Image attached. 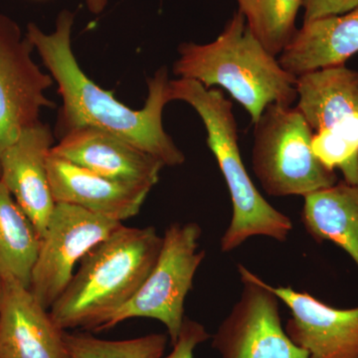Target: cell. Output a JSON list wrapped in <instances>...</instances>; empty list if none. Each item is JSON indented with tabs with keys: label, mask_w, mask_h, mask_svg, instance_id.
I'll return each instance as SVG.
<instances>
[{
	"label": "cell",
	"mask_w": 358,
	"mask_h": 358,
	"mask_svg": "<svg viewBox=\"0 0 358 358\" xmlns=\"http://www.w3.org/2000/svg\"><path fill=\"white\" fill-rule=\"evenodd\" d=\"M358 53V6L348 13L303 22L278 59L299 77L324 68L345 65Z\"/></svg>",
	"instance_id": "2e32d148"
},
{
	"label": "cell",
	"mask_w": 358,
	"mask_h": 358,
	"mask_svg": "<svg viewBox=\"0 0 358 358\" xmlns=\"http://www.w3.org/2000/svg\"><path fill=\"white\" fill-rule=\"evenodd\" d=\"M41 244L38 231L0 181V277L30 288Z\"/></svg>",
	"instance_id": "ac0fdd59"
},
{
	"label": "cell",
	"mask_w": 358,
	"mask_h": 358,
	"mask_svg": "<svg viewBox=\"0 0 358 358\" xmlns=\"http://www.w3.org/2000/svg\"><path fill=\"white\" fill-rule=\"evenodd\" d=\"M86 2L92 13L99 14L105 9L108 0H86Z\"/></svg>",
	"instance_id": "603a6c76"
},
{
	"label": "cell",
	"mask_w": 358,
	"mask_h": 358,
	"mask_svg": "<svg viewBox=\"0 0 358 358\" xmlns=\"http://www.w3.org/2000/svg\"><path fill=\"white\" fill-rule=\"evenodd\" d=\"M211 338L203 324L185 317L173 350L162 358H194V350Z\"/></svg>",
	"instance_id": "44dd1931"
},
{
	"label": "cell",
	"mask_w": 358,
	"mask_h": 358,
	"mask_svg": "<svg viewBox=\"0 0 358 358\" xmlns=\"http://www.w3.org/2000/svg\"><path fill=\"white\" fill-rule=\"evenodd\" d=\"M178 53L174 75L199 82L206 89L226 90L243 106L253 124L271 103L292 106L298 100L296 77L264 48L240 10L213 42L183 43Z\"/></svg>",
	"instance_id": "3957f363"
},
{
	"label": "cell",
	"mask_w": 358,
	"mask_h": 358,
	"mask_svg": "<svg viewBox=\"0 0 358 358\" xmlns=\"http://www.w3.org/2000/svg\"><path fill=\"white\" fill-rule=\"evenodd\" d=\"M303 199L301 222L308 234L317 243L338 245L358 267V185L338 181Z\"/></svg>",
	"instance_id": "e0dca14e"
},
{
	"label": "cell",
	"mask_w": 358,
	"mask_h": 358,
	"mask_svg": "<svg viewBox=\"0 0 358 358\" xmlns=\"http://www.w3.org/2000/svg\"><path fill=\"white\" fill-rule=\"evenodd\" d=\"M296 106L313 129L312 148L329 171L358 185V71L345 65L296 77Z\"/></svg>",
	"instance_id": "8992f818"
},
{
	"label": "cell",
	"mask_w": 358,
	"mask_h": 358,
	"mask_svg": "<svg viewBox=\"0 0 358 358\" xmlns=\"http://www.w3.org/2000/svg\"><path fill=\"white\" fill-rule=\"evenodd\" d=\"M247 24L264 48L277 57L296 31L303 0H237Z\"/></svg>",
	"instance_id": "d6986e66"
},
{
	"label": "cell",
	"mask_w": 358,
	"mask_h": 358,
	"mask_svg": "<svg viewBox=\"0 0 358 358\" xmlns=\"http://www.w3.org/2000/svg\"><path fill=\"white\" fill-rule=\"evenodd\" d=\"M167 338L164 334H150L124 341H108L87 331L64 333L71 358H162Z\"/></svg>",
	"instance_id": "ffe728a7"
},
{
	"label": "cell",
	"mask_w": 358,
	"mask_h": 358,
	"mask_svg": "<svg viewBox=\"0 0 358 358\" xmlns=\"http://www.w3.org/2000/svg\"><path fill=\"white\" fill-rule=\"evenodd\" d=\"M74 13L59 14L55 31L45 34L34 23L27 25L28 38L38 52L45 67L58 85L62 98L59 113V138L75 129H102L133 143L143 152L162 160L166 166H178L185 162L183 152L164 131L162 112L169 96V71L159 68L148 80V95L141 110L129 109L90 79L73 53L71 33Z\"/></svg>",
	"instance_id": "6da1fadb"
},
{
	"label": "cell",
	"mask_w": 358,
	"mask_h": 358,
	"mask_svg": "<svg viewBox=\"0 0 358 358\" xmlns=\"http://www.w3.org/2000/svg\"><path fill=\"white\" fill-rule=\"evenodd\" d=\"M171 101L192 106L203 122L207 145L218 162L232 201V218L221 238V251H233L254 236L288 240L293 222L268 203L247 173L238 145L237 122L233 103L219 89H206L194 80L169 82Z\"/></svg>",
	"instance_id": "277c9868"
},
{
	"label": "cell",
	"mask_w": 358,
	"mask_h": 358,
	"mask_svg": "<svg viewBox=\"0 0 358 358\" xmlns=\"http://www.w3.org/2000/svg\"><path fill=\"white\" fill-rule=\"evenodd\" d=\"M53 148L50 128L41 122L21 133L0 157V181L43 236L56 202L47 159Z\"/></svg>",
	"instance_id": "4fadbf2b"
},
{
	"label": "cell",
	"mask_w": 358,
	"mask_h": 358,
	"mask_svg": "<svg viewBox=\"0 0 358 358\" xmlns=\"http://www.w3.org/2000/svg\"><path fill=\"white\" fill-rule=\"evenodd\" d=\"M254 124L252 166L267 194L305 197L338 182L313 154V131L298 108L271 103Z\"/></svg>",
	"instance_id": "5b68a950"
},
{
	"label": "cell",
	"mask_w": 358,
	"mask_h": 358,
	"mask_svg": "<svg viewBox=\"0 0 358 358\" xmlns=\"http://www.w3.org/2000/svg\"><path fill=\"white\" fill-rule=\"evenodd\" d=\"M50 152L103 178L150 190L166 166L124 138L87 127L64 134Z\"/></svg>",
	"instance_id": "7c38bea8"
},
{
	"label": "cell",
	"mask_w": 358,
	"mask_h": 358,
	"mask_svg": "<svg viewBox=\"0 0 358 358\" xmlns=\"http://www.w3.org/2000/svg\"><path fill=\"white\" fill-rule=\"evenodd\" d=\"M64 333L29 289L4 282L0 358H71Z\"/></svg>",
	"instance_id": "5bb4252c"
},
{
	"label": "cell",
	"mask_w": 358,
	"mask_h": 358,
	"mask_svg": "<svg viewBox=\"0 0 358 358\" xmlns=\"http://www.w3.org/2000/svg\"><path fill=\"white\" fill-rule=\"evenodd\" d=\"M267 286L289 308L285 331L308 358H358V307L334 308L307 292Z\"/></svg>",
	"instance_id": "8fae6325"
},
{
	"label": "cell",
	"mask_w": 358,
	"mask_h": 358,
	"mask_svg": "<svg viewBox=\"0 0 358 358\" xmlns=\"http://www.w3.org/2000/svg\"><path fill=\"white\" fill-rule=\"evenodd\" d=\"M122 225L75 205L56 203L41 237L30 282L40 305L50 310L69 285L76 264Z\"/></svg>",
	"instance_id": "ba28073f"
},
{
	"label": "cell",
	"mask_w": 358,
	"mask_h": 358,
	"mask_svg": "<svg viewBox=\"0 0 358 358\" xmlns=\"http://www.w3.org/2000/svg\"><path fill=\"white\" fill-rule=\"evenodd\" d=\"M243 291L221 322L212 348L221 358H308L282 324L279 298L251 271L238 265Z\"/></svg>",
	"instance_id": "9c48e42d"
},
{
	"label": "cell",
	"mask_w": 358,
	"mask_h": 358,
	"mask_svg": "<svg viewBox=\"0 0 358 358\" xmlns=\"http://www.w3.org/2000/svg\"><path fill=\"white\" fill-rule=\"evenodd\" d=\"M357 6L358 0H303V22L345 13Z\"/></svg>",
	"instance_id": "7402d4cb"
},
{
	"label": "cell",
	"mask_w": 358,
	"mask_h": 358,
	"mask_svg": "<svg viewBox=\"0 0 358 358\" xmlns=\"http://www.w3.org/2000/svg\"><path fill=\"white\" fill-rule=\"evenodd\" d=\"M162 237L152 226L122 224L80 262L67 288L50 310L63 331L103 327L141 288L155 267Z\"/></svg>",
	"instance_id": "7a4b0ae2"
},
{
	"label": "cell",
	"mask_w": 358,
	"mask_h": 358,
	"mask_svg": "<svg viewBox=\"0 0 358 358\" xmlns=\"http://www.w3.org/2000/svg\"><path fill=\"white\" fill-rule=\"evenodd\" d=\"M3 280L0 277V317H1L2 300H3Z\"/></svg>",
	"instance_id": "cb8c5ba5"
},
{
	"label": "cell",
	"mask_w": 358,
	"mask_h": 358,
	"mask_svg": "<svg viewBox=\"0 0 358 358\" xmlns=\"http://www.w3.org/2000/svg\"><path fill=\"white\" fill-rule=\"evenodd\" d=\"M47 171L56 203L75 205L120 222L138 215L150 192L103 178L51 152Z\"/></svg>",
	"instance_id": "9a60e30c"
},
{
	"label": "cell",
	"mask_w": 358,
	"mask_h": 358,
	"mask_svg": "<svg viewBox=\"0 0 358 358\" xmlns=\"http://www.w3.org/2000/svg\"><path fill=\"white\" fill-rule=\"evenodd\" d=\"M201 234L197 223L171 224L162 236L155 267L131 300L106 322L102 331L129 319L157 320L166 327L173 345L185 322L186 296L206 256L204 250L199 251Z\"/></svg>",
	"instance_id": "52a82bcc"
},
{
	"label": "cell",
	"mask_w": 358,
	"mask_h": 358,
	"mask_svg": "<svg viewBox=\"0 0 358 358\" xmlns=\"http://www.w3.org/2000/svg\"><path fill=\"white\" fill-rule=\"evenodd\" d=\"M34 46L20 26L0 13V157L22 131L40 122L53 78L32 58Z\"/></svg>",
	"instance_id": "30bf717a"
}]
</instances>
